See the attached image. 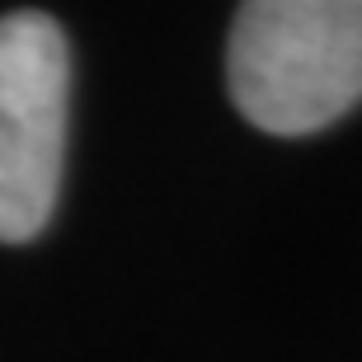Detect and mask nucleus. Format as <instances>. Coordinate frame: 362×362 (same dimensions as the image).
<instances>
[{"mask_svg":"<svg viewBox=\"0 0 362 362\" xmlns=\"http://www.w3.org/2000/svg\"><path fill=\"white\" fill-rule=\"evenodd\" d=\"M71 47L52 14L0 19V245L33 240L57 207L66 156Z\"/></svg>","mask_w":362,"mask_h":362,"instance_id":"nucleus-2","label":"nucleus"},{"mask_svg":"<svg viewBox=\"0 0 362 362\" xmlns=\"http://www.w3.org/2000/svg\"><path fill=\"white\" fill-rule=\"evenodd\" d=\"M230 99L259 132L310 136L362 104V0H250L226 42Z\"/></svg>","mask_w":362,"mask_h":362,"instance_id":"nucleus-1","label":"nucleus"}]
</instances>
